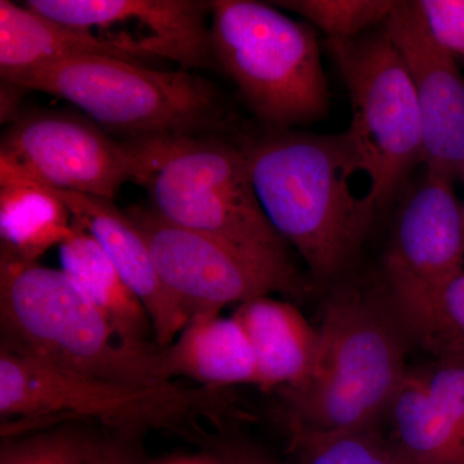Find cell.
<instances>
[{
  "label": "cell",
  "instance_id": "obj_1",
  "mask_svg": "<svg viewBox=\"0 0 464 464\" xmlns=\"http://www.w3.org/2000/svg\"><path fill=\"white\" fill-rule=\"evenodd\" d=\"M241 148L266 217L313 276L325 282L346 270L378 210L351 188L357 170L343 134L274 130Z\"/></svg>",
  "mask_w": 464,
  "mask_h": 464
},
{
  "label": "cell",
  "instance_id": "obj_2",
  "mask_svg": "<svg viewBox=\"0 0 464 464\" xmlns=\"http://www.w3.org/2000/svg\"><path fill=\"white\" fill-rule=\"evenodd\" d=\"M0 348L97 380L154 387L163 348L128 347L69 275L0 252Z\"/></svg>",
  "mask_w": 464,
  "mask_h": 464
},
{
  "label": "cell",
  "instance_id": "obj_3",
  "mask_svg": "<svg viewBox=\"0 0 464 464\" xmlns=\"http://www.w3.org/2000/svg\"><path fill=\"white\" fill-rule=\"evenodd\" d=\"M221 391L173 382L154 387L114 383L0 348L2 439L88 420L128 439L158 430L200 440L199 420H216Z\"/></svg>",
  "mask_w": 464,
  "mask_h": 464
},
{
  "label": "cell",
  "instance_id": "obj_4",
  "mask_svg": "<svg viewBox=\"0 0 464 464\" xmlns=\"http://www.w3.org/2000/svg\"><path fill=\"white\" fill-rule=\"evenodd\" d=\"M8 83L69 101L106 132L127 137L125 141L224 136L231 123L230 111L210 82L125 58H72Z\"/></svg>",
  "mask_w": 464,
  "mask_h": 464
},
{
  "label": "cell",
  "instance_id": "obj_5",
  "mask_svg": "<svg viewBox=\"0 0 464 464\" xmlns=\"http://www.w3.org/2000/svg\"><path fill=\"white\" fill-rule=\"evenodd\" d=\"M392 313L340 295L319 328L315 369L306 384L284 391L293 432L371 431L404 381V341Z\"/></svg>",
  "mask_w": 464,
  "mask_h": 464
},
{
  "label": "cell",
  "instance_id": "obj_6",
  "mask_svg": "<svg viewBox=\"0 0 464 464\" xmlns=\"http://www.w3.org/2000/svg\"><path fill=\"white\" fill-rule=\"evenodd\" d=\"M210 45L217 67L275 130L322 121L328 82L313 27L255 0L210 2Z\"/></svg>",
  "mask_w": 464,
  "mask_h": 464
},
{
  "label": "cell",
  "instance_id": "obj_7",
  "mask_svg": "<svg viewBox=\"0 0 464 464\" xmlns=\"http://www.w3.org/2000/svg\"><path fill=\"white\" fill-rule=\"evenodd\" d=\"M133 142L141 160L134 182L149 191L159 216L241 248L288 257L259 204L241 145L224 136Z\"/></svg>",
  "mask_w": 464,
  "mask_h": 464
},
{
  "label": "cell",
  "instance_id": "obj_8",
  "mask_svg": "<svg viewBox=\"0 0 464 464\" xmlns=\"http://www.w3.org/2000/svg\"><path fill=\"white\" fill-rule=\"evenodd\" d=\"M350 94L351 124L342 133L368 199L383 209L423 163L420 110L404 61L383 25L353 39L328 41Z\"/></svg>",
  "mask_w": 464,
  "mask_h": 464
},
{
  "label": "cell",
  "instance_id": "obj_9",
  "mask_svg": "<svg viewBox=\"0 0 464 464\" xmlns=\"http://www.w3.org/2000/svg\"><path fill=\"white\" fill-rule=\"evenodd\" d=\"M128 216L148 243L160 279L190 320L273 293L302 295L307 284L289 257H274L170 224L151 207Z\"/></svg>",
  "mask_w": 464,
  "mask_h": 464
},
{
  "label": "cell",
  "instance_id": "obj_10",
  "mask_svg": "<svg viewBox=\"0 0 464 464\" xmlns=\"http://www.w3.org/2000/svg\"><path fill=\"white\" fill-rule=\"evenodd\" d=\"M0 163L51 188L114 200L141 160L136 143L115 141L90 118L34 110L3 134Z\"/></svg>",
  "mask_w": 464,
  "mask_h": 464
},
{
  "label": "cell",
  "instance_id": "obj_11",
  "mask_svg": "<svg viewBox=\"0 0 464 464\" xmlns=\"http://www.w3.org/2000/svg\"><path fill=\"white\" fill-rule=\"evenodd\" d=\"M26 7L72 27L119 57L164 58L185 67L216 66L199 0H29Z\"/></svg>",
  "mask_w": 464,
  "mask_h": 464
},
{
  "label": "cell",
  "instance_id": "obj_12",
  "mask_svg": "<svg viewBox=\"0 0 464 464\" xmlns=\"http://www.w3.org/2000/svg\"><path fill=\"white\" fill-rule=\"evenodd\" d=\"M463 264L464 206L453 181L426 172L400 204L384 256L390 310L411 306Z\"/></svg>",
  "mask_w": 464,
  "mask_h": 464
},
{
  "label": "cell",
  "instance_id": "obj_13",
  "mask_svg": "<svg viewBox=\"0 0 464 464\" xmlns=\"http://www.w3.org/2000/svg\"><path fill=\"white\" fill-rule=\"evenodd\" d=\"M383 27L413 84L426 172L462 179L464 76L458 58L435 38L418 2H396Z\"/></svg>",
  "mask_w": 464,
  "mask_h": 464
},
{
  "label": "cell",
  "instance_id": "obj_14",
  "mask_svg": "<svg viewBox=\"0 0 464 464\" xmlns=\"http://www.w3.org/2000/svg\"><path fill=\"white\" fill-rule=\"evenodd\" d=\"M393 448L409 464H464V355L408 371L389 409Z\"/></svg>",
  "mask_w": 464,
  "mask_h": 464
},
{
  "label": "cell",
  "instance_id": "obj_15",
  "mask_svg": "<svg viewBox=\"0 0 464 464\" xmlns=\"http://www.w3.org/2000/svg\"><path fill=\"white\" fill-rule=\"evenodd\" d=\"M45 186L65 204L76 224L99 243L125 284L142 302L154 325L158 346H170L190 316L164 285L148 243L128 213L119 209L114 200Z\"/></svg>",
  "mask_w": 464,
  "mask_h": 464
},
{
  "label": "cell",
  "instance_id": "obj_16",
  "mask_svg": "<svg viewBox=\"0 0 464 464\" xmlns=\"http://www.w3.org/2000/svg\"><path fill=\"white\" fill-rule=\"evenodd\" d=\"M234 316L252 344L258 387L284 392L307 383L315 369L320 334L297 307L267 295L239 304Z\"/></svg>",
  "mask_w": 464,
  "mask_h": 464
},
{
  "label": "cell",
  "instance_id": "obj_17",
  "mask_svg": "<svg viewBox=\"0 0 464 464\" xmlns=\"http://www.w3.org/2000/svg\"><path fill=\"white\" fill-rule=\"evenodd\" d=\"M163 356L172 381L186 377L216 390L258 384L252 344L234 315L192 317Z\"/></svg>",
  "mask_w": 464,
  "mask_h": 464
},
{
  "label": "cell",
  "instance_id": "obj_18",
  "mask_svg": "<svg viewBox=\"0 0 464 464\" xmlns=\"http://www.w3.org/2000/svg\"><path fill=\"white\" fill-rule=\"evenodd\" d=\"M60 261L61 270L83 290L128 347L143 353L160 350L148 310L99 243L74 219L60 246Z\"/></svg>",
  "mask_w": 464,
  "mask_h": 464
},
{
  "label": "cell",
  "instance_id": "obj_19",
  "mask_svg": "<svg viewBox=\"0 0 464 464\" xmlns=\"http://www.w3.org/2000/svg\"><path fill=\"white\" fill-rule=\"evenodd\" d=\"M72 227V213L47 186L0 163V252L36 262Z\"/></svg>",
  "mask_w": 464,
  "mask_h": 464
},
{
  "label": "cell",
  "instance_id": "obj_20",
  "mask_svg": "<svg viewBox=\"0 0 464 464\" xmlns=\"http://www.w3.org/2000/svg\"><path fill=\"white\" fill-rule=\"evenodd\" d=\"M83 56L119 57L90 36L43 16L25 5H14L9 0L0 2L3 82L8 83L33 70Z\"/></svg>",
  "mask_w": 464,
  "mask_h": 464
},
{
  "label": "cell",
  "instance_id": "obj_21",
  "mask_svg": "<svg viewBox=\"0 0 464 464\" xmlns=\"http://www.w3.org/2000/svg\"><path fill=\"white\" fill-rule=\"evenodd\" d=\"M395 317L402 331L440 355H463L464 271L426 293Z\"/></svg>",
  "mask_w": 464,
  "mask_h": 464
},
{
  "label": "cell",
  "instance_id": "obj_22",
  "mask_svg": "<svg viewBox=\"0 0 464 464\" xmlns=\"http://www.w3.org/2000/svg\"><path fill=\"white\" fill-rule=\"evenodd\" d=\"M298 464H409L371 431L293 432Z\"/></svg>",
  "mask_w": 464,
  "mask_h": 464
},
{
  "label": "cell",
  "instance_id": "obj_23",
  "mask_svg": "<svg viewBox=\"0 0 464 464\" xmlns=\"http://www.w3.org/2000/svg\"><path fill=\"white\" fill-rule=\"evenodd\" d=\"M288 9L322 30L328 41L353 39L383 25L396 2L391 0H280Z\"/></svg>",
  "mask_w": 464,
  "mask_h": 464
},
{
  "label": "cell",
  "instance_id": "obj_24",
  "mask_svg": "<svg viewBox=\"0 0 464 464\" xmlns=\"http://www.w3.org/2000/svg\"><path fill=\"white\" fill-rule=\"evenodd\" d=\"M94 442L69 429L3 439L0 464H83Z\"/></svg>",
  "mask_w": 464,
  "mask_h": 464
},
{
  "label": "cell",
  "instance_id": "obj_25",
  "mask_svg": "<svg viewBox=\"0 0 464 464\" xmlns=\"http://www.w3.org/2000/svg\"><path fill=\"white\" fill-rule=\"evenodd\" d=\"M418 5L435 38L464 60V0H420Z\"/></svg>",
  "mask_w": 464,
  "mask_h": 464
},
{
  "label": "cell",
  "instance_id": "obj_26",
  "mask_svg": "<svg viewBox=\"0 0 464 464\" xmlns=\"http://www.w3.org/2000/svg\"><path fill=\"white\" fill-rule=\"evenodd\" d=\"M83 464H134L130 453L115 442H94Z\"/></svg>",
  "mask_w": 464,
  "mask_h": 464
},
{
  "label": "cell",
  "instance_id": "obj_27",
  "mask_svg": "<svg viewBox=\"0 0 464 464\" xmlns=\"http://www.w3.org/2000/svg\"><path fill=\"white\" fill-rule=\"evenodd\" d=\"M226 464H270L266 463L264 460L261 459H256V458L253 457H246V456H239V457H232L230 459H227V462Z\"/></svg>",
  "mask_w": 464,
  "mask_h": 464
},
{
  "label": "cell",
  "instance_id": "obj_28",
  "mask_svg": "<svg viewBox=\"0 0 464 464\" xmlns=\"http://www.w3.org/2000/svg\"><path fill=\"white\" fill-rule=\"evenodd\" d=\"M462 181L464 182V174H463V177H462Z\"/></svg>",
  "mask_w": 464,
  "mask_h": 464
}]
</instances>
